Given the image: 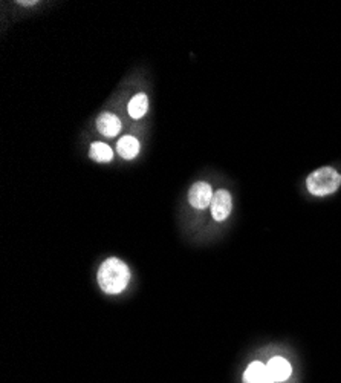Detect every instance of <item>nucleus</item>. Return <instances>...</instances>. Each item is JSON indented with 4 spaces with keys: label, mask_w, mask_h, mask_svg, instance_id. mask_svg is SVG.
I'll use <instances>...</instances> for the list:
<instances>
[{
    "label": "nucleus",
    "mask_w": 341,
    "mask_h": 383,
    "mask_svg": "<svg viewBox=\"0 0 341 383\" xmlns=\"http://www.w3.org/2000/svg\"><path fill=\"white\" fill-rule=\"evenodd\" d=\"M19 5H23V6H32V5H36V2H19Z\"/></svg>",
    "instance_id": "11"
},
{
    "label": "nucleus",
    "mask_w": 341,
    "mask_h": 383,
    "mask_svg": "<svg viewBox=\"0 0 341 383\" xmlns=\"http://www.w3.org/2000/svg\"><path fill=\"white\" fill-rule=\"evenodd\" d=\"M266 370L269 372L271 379H273L274 382H278V383L286 382L292 374L291 363L288 362L285 358H281V356H276V358L271 359L266 363Z\"/></svg>",
    "instance_id": "6"
},
{
    "label": "nucleus",
    "mask_w": 341,
    "mask_h": 383,
    "mask_svg": "<svg viewBox=\"0 0 341 383\" xmlns=\"http://www.w3.org/2000/svg\"><path fill=\"white\" fill-rule=\"evenodd\" d=\"M148 111V97L144 92H138L130 99L127 104V112L132 120H141L146 117Z\"/></svg>",
    "instance_id": "9"
},
{
    "label": "nucleus",
    "mask_w": 341,
    "mask_h": 383,
    "mask_svg": "<svg viewBox=\"0 0 341 383\" xmlns=\"http://www.w3.org/2000/svg\"><path fill=\"white\" fill-rule=\"evenodd\" d=\"M210 208H212V216L216 222H224L229 220L233 211V196L230 192L225 189L216 190Z\"/></svg>",
    "instance_id": "3"
},
{
    "label": "nucleus",
    "mask_w": 341,
    "mask_h": 383,
    "mask_svg": "<svg viewBox=\"0 0 341 383\" xmlns=\"http://www.w3.org/2000/svg\"><path fill=\"white\" fill-rule=\"evenodd\" d=\"M243 383H276L271 379L266 365L262 362H251L243 372Z\"/></svg>",
    "instance_id": "7"
},
{
    "label": "nucleus",
    "mask_w": 341,
    "mask_h": 383,
    "mask_svg": "<svg viewBox=\"0 0 341 383\" xmlns=\"http://www.w3.org/2000/svg\"><path fill=\"white\" fill-rule=\"evenodd\" d=\"M122 129L121 120L112 114V112H103V114L97 118V130L106 138H115L120 135Z\"/></svg>",
    "instance_id": "5"
},
{
    "label": "nucleus",
    "mask_w": 341,
    "mask_h": 383,
    "mask_svg": "<svg viewBox=\"0 0 341 383\" xmlns=\"http://www.w3.org/2000/svg\"><path fill=\"white\" fill-rule=\"evenodd\" d=\"M213 187L205 181H198L188 190V203L196 211H205L213 201Z\"/></svg>",
    "instance_id": "4"
},
{
    "label": "nucleus",
    "mask_w": 341,
    "mask_h": 383,
    "mask_svg": "<svg viewBox=\"0 0 341 383\" xmlns=\"http://www.w3.org/2000/svg\"><path fill=\"white\" fill-rule=\"evenodd\" d=\"M91 160L95 163H110L113 160L112 147L103 142H94L89 149Z\"/></svg>",
    "instance_id": "10"
},
{
    "label": "nucleus",
    "mask_w": 341,
    "mask_h": 383,
    "mask_svg": "<svg viewBox=\"0 0 341 383\" xmlns=\"http://www.w3.org/2000/svg\"><path fill=\"white\" fill-rule=\"evenodd\" d=\"M130 277H132V273L124 260L109 258L98 268L97 282L104 293L117 296L127 289Z\"/></svg>",
    "instance_id": "1"
},
{
    "label": "nucleus",
    "mask_w": 341,
    "mask_h": 383,
    "mask_svg": "<svg viewBox=\"0 0 341 383\" xmlns=\"http://www.w3.org/2000/svg\"><path fill=\"white\" fill-rule=\"evenodd\" d=\"M341 186V175L330 166L320 168L314 170L311 175L306 178V189L314 196H328L335 194Z\"/></svg>",
    "instance_id": "2"
},
{
    "label": "nucleus",
    "mask_w": 341,
    "mask_h": 383,
    "mask_svg": "<svg viewBox=\"0 0 341 383\" xmlns=\"http://www.w3.org/2000/svg\"><path fill=\"white\" fill-rule=\"evenodd\" d=\"M139 151H141V144H139L138 138L132 135L121 137L117 143V152L122 160H127V161L135 160L139 155Z\"/></svg>",
    "instance_id": "8"
}]
</instances>
